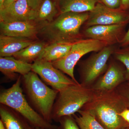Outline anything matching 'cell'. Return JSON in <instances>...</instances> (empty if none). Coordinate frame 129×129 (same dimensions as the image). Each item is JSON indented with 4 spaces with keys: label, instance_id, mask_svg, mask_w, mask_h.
<instances>
[{
    "label": "cell",
    "instance_id": "d6986e66",
    "mask_svg": "<svg viewBox=\"0 0 129 129\" xmlns=\"http://www.w3.org/2000/svg\"><path fill=\"white\" fill-rule=\"evenodd\" d=\"M100 2V0H61L59 2V9L60 13L90 12Z\"/></svg>",
    "mask_w": 129,
    "mask_h": 129
},
{
    "label": "cell",
    "instance_id": "f546056e",
    "mask_svg": "<svg viewBox=\"0 0 129 129\" xmlns=\"http://www.w3.org/2000/svg\"><path fill=\"white\" fill-rule=\"evenodd\" d=\"M17 1V0H5L4 3H3L2 9L1 10L4 9V8L8 7L9 6L11 5L14 3L16 2V1ZM1 10H0V11H1Z\"/></svg>",
    "mask_w": 129,
    "mask_h": 129
},
{
    "label": "cell",
    "instance_id": "8fae6325",
    "mask_svg": "<svg viewBox=\"0 0 129 129\" xmlns=\"http://www.w3.org/2000/svg\"><path fill=\"white\" fill-rule=\"evenodd\" d=\"M125 81V70L116 62L112 61L104 74L90 87L96 92H110Z\"/></svg>",
    "mask_w": 129,
    "mask_h": 129
},
{
    "label": "cell",
    "instance_id": "f1b7e54d",
    "mask_svg": "<svg viewBox=\"0 0 129 129\" xmlns=\"http://www.w3.org/2000/svg\"><path fill=\"white\" fill-rule=\"evenodd\" d=\"M120 9L128 11L129 10V0H121Z\"/></svg>",
    "mask_w": 129,
    "mask_h": 129
},
{
    "label": "cell",
    "instance_id": "4fadbf2b",
    "mask_svg": "<svg viewBox=\"0 0 129 129\" xmlns=\"http://www.w3.org/2000/svg\"><path fill=\"white\" fill-rule=\"evenodd\" d=\"M1 35L33 39L39 34V26L34 21L0 22Z\"/></svg>",
    "mask_w": 129,
    "mask_h": 129
},
{
    "label": "cell",
    "instance_id": "9a60e30c",
    "mask_svg": "<svg viewBox=\"0 0 129 129\" xmlns=\"http://www.w3.org/2000/svg\"><path fill=\"white\" fill-rule=\"evenodd\" d=\"M0 117L7 129H37L20 113L2 104H0Z\"/></svg>",
    "mask_w": 129,
    "mask_h": 129
},
{
    "label": "cell",
    "instance_id": "3957f363",
    "mask_svg": "<svg viewBox=\"0 0 129 129\" xmlns=\"http://www.w3.org/2000/svg\"><path fill=\"white\" fill-rule=\"evenodd\" d=\"M21 87L30 106L45 120L52 123V109L59 91L48 87L32 71L22 76Z\"/></svg>",
    "mask_w": 129,
    "mask_h": 129
},
{
    "label": "cell",
    "instance_id": "5b68a950",
    "mask_svg": "<svg viewBox=\"0 0 129 129\" xmlns=\"http://www.w3.org/2000/svg\"><path fill=\"white\" fill-rule=\"evenodd\" d=\"M21 75L11 87L2 90L0 94V104L11 108L25 118L36 128L58 129V126L49 123L35 111L29 103L21 87Z\"/></svg>",
    "mask_w": 129,
    "mask_h": 129
},
{
    "label": "cell",
    "instance_id": "603a6c76",
    "mask_svg": "<svg viewBox=\"0 0 129 129\" xmlns=\"http://www.w3.org/2000/svg\"><path fill=\"white\" fill-rule=\"evenodd\" d=\"M58 122V129H80L72 115L62 117Z\"/></svg>",
    "mask_w": 129,
    "mask_h": 129
},
{
    "label": "cell",
    "instance_id": "277c9868",
    "mask_svg": "<svg viewBox=\"0 0 129 129\" xmlns=\"http://www.w3.org/2000/svg\"><path fill=\"white\" fill-rule=\"evenodd\" d=\"M95 93L91 87L80 83L59 91L53 106L52 120L58 122L62 117L73 115L92 99Z\"/></svg>",
    "mask_w": 129,
    "mask_h": 129
},
{
    "label": "cell",
    "instance_id": "9c48e42d",
    "mask_svg": "<svg viewBox=\"0 0 129 129\" xmlns=\"http://www.w3.org/2000/svg\"><path fill=\"white\" fill-rule=\"evenodd\" d=\"M129 23V12L119 9L107 7L101 2L89 12L88 19L84 24L85 28L95 25H107Z\"/></svg>",
    "mask_w": 129,
    "mask_h": 129
},
{
    "label": "cell",
    "instance_id": "1f68e13d",
    "mask_svg": "<svg viewBox=\"0 0 129 129\" xmlns=\"http://www.w3.org/2000/svg\"><path fill=\"white\" fill-rule=\"evenodd\" d=\"M5 1V0H0V10H1L2 9Z\"/></svg>",
    "mask_w": 129,
    "mask_h": 129
},
{
    "label": "cell",
    "instance_id": "5bb4252c",
    "mask_svg": "<svg viewBox=\"0 0 129 129\" xmlns=\"http://www.w3.org/2000/svg\"><path fill=\"white\" fill-rule=\"evenodd\" d=\"M32 63L16 59L13 56L0 57V71L9 80H17L19 74L23 76L32 71Z\"/></svg>",
    "mask_w": 129,
    "mask_h": 129
},
{
    "label": "cell",
    "instance_id": "836d02e7",
    "mask_svg": "<svg viewBox=\"0 0 129 129\" xmlns=\"http://www.w3.org/2000/svg\"><path fill=\"white\" fill-rule=\"evenodd\" d=\"M54 1H55V2H57L59 3L61 0H54Z\"/></svg>",
    "mask_w": 129,
    "mask_h": 129
},
{
    "label": "cell",
    "instance_id": "8992f818",
    "mask_svg": "<svg viewBox=\"0 0 129 129\" xmlns=\"http://www.w3.org/2000/svg\"><path fill=\"white\" fill-rule=\"evenodd\" d=\"M116 49L115 45L106 46L81 63L80 84L90 87L107 71L108 60Z\"/></svg>",
    "mask_w": 129,
    "mask_h": 129
},
{
    "label": "cell",
    "instance_id": "7c38bea8",
    "mask_svg": "<svg viewBox=\"0 0 129 129\" xmlns=\"http://www.w3.org/2000/svg\"><path fill=\"white\" fill-rule=\"evenodd\" d=\"M35 12L29 7L27 0H17L0 11V22L33 21Z\"/></svg>",
    "mask_w": 129,
    "mask_h": 129
},
{
    "label": "cell",
    "instance_id": "7402d4cb",
    "mask_svg": "<svg viewBox=\"0 0 129 129\" xmlns=\"http://www.w3.org/2000/svg\"><path fill=\"white\" fill-rule=\"evenodd\" d=\"M113 55L116 60L125 67V81L129 82V46L117 48Z\"/></svg>",
    "mask_w": 129,
    "mask_h": 129
},
{
    "label": "cell",
    "instance_id": "2e32d148",
    "mask_svg": "<svg viewBox=\"0 0 129 129\" xmlns=\"http://www.w3.org/2000/svg\"><path fill=\"white\" fill-rule=\"evenodd\" d=\"M36 41L32 39L0 35V57L13 56Z\"/></svg>",
    "mask_w": 129,
    "mask_h": 129
},
{
    "label": "cell",
    "instance_id": "cb8c5ba5",
    "mask_svg": "<svg viewBox=\"0 0 129 129\" xmlns=\"http://www.w3.org/2000/svg\"><path fill=\"white\" fill-rule=\"evenodd\" d=\"M115 90L122 97L127 108L129 109V82H124Z\"/></svg>",
    "mask_w": 129,
    "mask_h": 129
},
{
    "label": "cell",
    "instance_id": "ffe728a7",
    "mask_svg": "<svg viewBox=\"0 0 129 129\" xmlns=\"http://www.w3.org/2000/svg\"><path fill=\"white\" fill-rule=\"evenodd\" d=\"M47 45L44 42L35 41L13 56L17 60L31 63L39 58Z\"/></svg>",
    "mask_w": 129,
    "mask_h": 129
},
{
    "label": "cell",
    "instance_id": "83f0119b",
    "mask_svg": "<svg viewBox=\"0 0 129 129\" xmlns=\"http://www.w3.org/2000/svg\"><path fill=\"white\" fill-rule=\"evenodd\" d=\"M120 115L125 121L129 123V109H124L120 113Z\"/></svg>",
    "mask_w": 129,
    "mask_h": 129
},
{
    "label": "cell",
    "instance_id": "484cf974",
    "mask_svg": "<svg viewBox=\"0 0 129 129\" xmlns=\"http://www.w3.org/2000/svg\"><path fill=\"white\" fill-rule=\"evenodd\" d=\"M29 7L32 10L36 11L39 7L42 0H27Z\"/></svg>",
    "mask_w": 129,
    "mask_h": 129
},
{
    "label": "cell",
    "instance_id": "e0dca14e",
    "mask_svg": "<svg viewBox=\"0 0 129 129\" xmlns=\"http://www.w3.org/2000/svg\"><path fill=\"white\" fill-rule=\"evenodd\" d=\"M56 3L52 0H44L36 11L33 21L39 26L52 22L58 13Z\"/></svg>",
    "mask_w": 129,
    "mask_h": 129
},
{
    "label": "cell",
    "instance_id": "30bf717a",
    "mask_svg": "<svg viewBox=\"0 0 129 129\" xmlns=\"http://www.w3.org/2000/svg\"><path fill=\"white\" fill-rule=\"evenodd\" d=\"M128 23L107 25H95L86 28L83 32L85 39L97 40L107 46L120 44L126 32Z\"/></svg>",
    "mask_w": 129,
    "mask_h": 129
},
{
    "label": "cell",
    "instance_id": "d6a6232c",
    "mask_svg": "<svg viewBox=\"0 0 129 129\" xmlns=\"http://www.w3.org/2000/svg\"><path fill=\"white\" fill-rule=\"evenodd\" d=\"M121 129H129V126H127V127H125L124 128H122Z\"/></svg>",
    "mask_w": 129,
    "mask_h": 129
},
{
    "label": "cell",
    "instance_id": "d4e9b609",
    "mask_svg": "<svg viewBox=\"0 0 129 129\" xmlns=\"http://www.w3.org/2000/svg\"><path fill=\"white\" fill-rule=\"evenodd\" d=\"M100 2L111 9H119L121 7V0H100Z\"/></svg>",
    "mask_w": 129,
    "mask_h": 129
},
{
    "label": "cell",
    "instance_id": "ac0fdd59",
    "mask_svg": "<svg viewBox=\"0 0 129 129\" xmlns=\"http://www.w3.org/2000/svg\"><path fill=\"white\" fill-rule=\"evenodd\" d=\"M73 45L58 43L48 44L37 60L52 62L60 60L67 55Z\"/></svg>",
    "mask_w": 129,
    "mask_h": 129
},
{
    "label": "cell",
    "instance_id": "6da1fadb",
    "mask_svg": "<svg viewBox=\"0 0 129 129\" xmlns=\"http://www.w3.org/2000/svg\"><path fill=\"white\" fill-rule=\"evenodd\" d=\"M126 108L122 97L114 90L95 92L92 99L81 109L94 116L105 129H121L129 125L120 115Z\"/></svg>",
    "mask_w": 129,
    "mask_h": 129
},
{
    "label": "cell",
    "instance_id": "4dcf8cb0",
    "mask_svg": "<svg viewBox=\"0 0 129 129\" xmlns=\"http://www.w3.org/2000/svg\"><path fill=\"white\" fill-rule=\"evenodd\" d=\"M0 129H7L4 123L1 120H0Z\"/></svg>",
    "mask_w": 129,
    "mask_h": 129
},
{
    "label": "cell",
    "instance_id": "e575fe53",
    "mask_svg": "<svg viewBox=\"0 0 129 129\" xmlns=\"http://www.w3.org/2000/svg\"><path fill=\"white\" fill-rule=\"evenodd\" d=\"M36 129H43V128H36Z\"/></svg>",
    "mask_w": 129,
    "mask_h": 129
},
{
    "label": "cell",
    "instance_id": "ba28073f",
    "mask_svg": "<svg viewBox=\"0 0 129 129\" xmlns=\"http://www.w3.org/2000/svg\"><path fill=\"white\" fill-rule=\"evenodd\" d=\"M32 71L39 76L46 84L58 91L69 86L79 84L64 75L62 72L54 67L51 62L46 61H35L32 63Z\"/></svg>",
    "mask_w": 129,
    "mask_h": 129
},
{
    "label": "cell",
    "instance_id": "4316f807",
    "mask_svg": "<svg viewBox=\"0 0 129 129\" xmlns=\"http://www.w3.org/2000/svg\"><path fill=\"white\" fill-rule=\"evenodd\" d=\"M119 44L121 47L129 46V28L128 31L125 33L123 39Z\"/></svg>",
    "mask_w": 129,
    "mask_h": 129
},
{
    "label": "cell",
    "instance_id": "7a4b0ae2",
    "mask_svg": "<svg viewBox=\"0 0 129 129\" xmlns=\"http://www.w3.org/2000/svg\"><path fill=\"white\" fill-rule=\"evenodd\" d=\"M89 12L60 13L52 22L39 26V34L50 44H74L86 39L80 29L88 19Z\"/></svg>",
    "mask_w": 129,
    "mask_h": 129
},
{
    "label": "cell",
    "instance_id": "52a82bcc",
    "mask_svg": "<svg viewBox=\"0 0 129 129\" xmlns=\"http://www.w3.org/2000/svg\"><path fill=\"white\" fill-rule=\"evenodd\" d=\"M107 46L102 42L84 39L73 44L69 52L64 57L51 63L56 68L68 75L76 83H79L74 75V69L76 63L87 53L92 52H97Z\"/></svg>",
    "mask_w": 129,
    "mask_h": 129
},
{
    "label": "cell",
    "instance_id": "44dd1931",
    "mask_svg": "<svg viewBox=\"0 0 129 129\" xmlns=\"http://www.w3.org/2000/svg\"><path fill=\"white\" fill-rule=\"evenodd\" d=\"M79 115H73L80 129H105L94 116L87 112L80 109Z\"/></svg>",
    "mask_w": 129,
    "mask_h": 129
}]
</instances>
